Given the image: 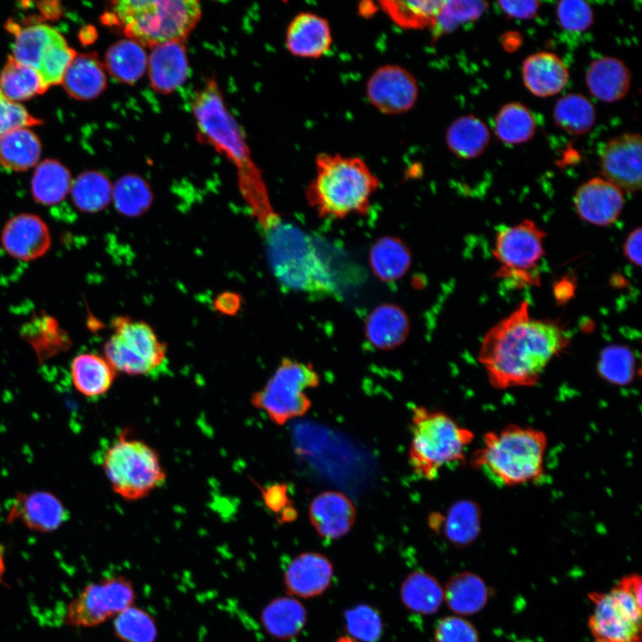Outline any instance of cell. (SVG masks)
Wrapping results in <instances>:
<instances>
[{
    "label": "cell",
    "mask_w": 642,
    "mask_h": 642,
    "mask_svg": "<svg viewBox=\"0 0 642 642\" xmlns=\"http://www.w3.org/2000/svg\"><path fill=\"white\" fill-rule=\"evenodd\" d=\"M570 342L565 329L533 318L523 300L484 335L478 352L490 385L498 390L534 386L549 362Z\"/></svg>",
    "instance_id": "cell-1"
},
{
    "label": "cell",
    "mask_w": 642,
    "mask_h": 642,
    "mask_svg": "<svg viewBox=\"0 0 642 642\" xmlns=\"http://www.w3.org/2000/svg\"><path fill=\"white\" fill-rule=\"evenodd\" d=\"M380 179L358 156L320 152L306 189L309 207L322 218L342 219L366 214Z\"/></svg>",
    "instance_id": "cell-2"
},
{
    "label": "cell",
    "mask_w": 642,
    "mask_h": 642,
    "mask_svg": "<svg viewBox=\"0 0 642 642\" xmlns=\"http://www.w3.org/2000/svg\"><path fill=\"white\" fill-rule=\"evenodd\" d=\"M547 448V438L542 431L509 424L483 435L471 464L498 486L528 484L544 476Z\"/></svg>",
    "instance_id": "cell-3"
},
{
    "label": "cell",
    "mask_w": 642,
    "mask_h": 642,
    "mask_svg": "<svg viewBox=\"0 0 642 642\" xmlns=\"http://www.w3.org/2000/svg\"><path fill=\"white\" fill-rule=\"evenodd\" d=\"M202 5L197 0H121L111 3L102 16L127 38L151 48L169 41H185L198 24Z\"/></svg>",
    "instance_id": "cell-4"
},
{
    "label": "cell",
    "mask_w": 642,
    "mask_h": 642,
    "mask_svg": "<svg viewBox=\"0 0 642 642\" xmlns=\"http://www.w3.org/2000/svg\"><path fill=\"white\" fill-rule=\"evenodd\" d=\"M193 118L202 140L225 155L236 168L242 194L266 186L239 124L229 111L215 78L194 95Z\"/></svg>",
    "instance_id": "cell-5"
},
{
    "label": "cell",
    "mask_w": 642,
    "mask_h": 642,
    "mask_svg": "<svg viewBox=\"0 0 642 642\" xmlns=\"http://www.w3.org/2000/svg\"><path fill=\"white\" fill-rule=\"evenodd\" d=\"M407 459L419 478L432 481L449 465L462 462L474 433L449 415L424 406L412 407Z\"/></svg>",
    "instance_id": "cell-6"
},
{
    "label": "cell",
    "mask_w": 642,
    "mask_h": 642,
    "mask_svg": "<svg viewBox=\"0 0 642 642\" xmlns=\"http://www.w3.org/2000/svg\"><path fill=\"white\" fill-rule=\"evenodd\" d=\"M102 467L113 491L128 501L145 498L167 479L158 452L125 432L106 449Z\"/></svg>",
    "instance_id": "cell-7"
},
{
    "label": "cell",
    "mask_w": 642,
    "mask_h": 642,
    "mask_svg": "<svg viewBox=\"0 0 642 642\" xmlns=\"http://www.w3.org/2000/svg\"><path fill=\"white\" fill-rule=\"evenodd\" d=\"M641 576L622 577L606 592L588 594L593 610L588 626L593 642H641Z\"/></svg>",
    "instance_id": "cell-8"
},
{
    "label": "cell",
    "mask_w": 642,
    "mask_h": 642,
    "mask_svg": "<svg viewBox=\"0 0 642 642\" xmlns=\"http://www.w3.org/2000/svg\"><path fill=\"white\" fill-rule=\"evenodd\" d=\"M320 383L311 363L284 358L262 389L251 397L253 407L276 425L303 416L311 407L307 391Z\"/></svg>",
    "instance_id": "cell-9"
},
{
    "label": "cell",
    "mask_w": 642,
    "mask_h": 642,
    "mask_svg": "<svg viewBox=\"0 0 642 642\" xmlns=\"http://www.w3.org/2000/svg\"><path fill=\"white\" fill-rule=\"evenodd\" d=\"M113 333L105 342V358L116 371L155 376L168 365L167 345L145 322L120 316L112 321Z\"/></svg>",
    "instance_id": "cell-10"
},
{
    "label": "cell",
    "mask_w": 642,
    "mask_h": 642,
    "mask_svg": "<svg viewBox=\"0 0 642 642\" xmlns=\"http://www.w3.org/2000/svg\"><path fill=\"white\" fill-rule=\"evenodd\" d=\"M546 232L531 219L501 228L493 255L500 264L496 276L514 285H539L538 264L545 255Z\"/></svg>",
    "instance_id": "cell-11"
},
{
    "label": "cell",
    "mask_w": 642,
    "mask_h": 642,
    "mask_svg": "<svg viewBox=\"0 0 642 642\" xmlns=\"http://www.w3.org/2000/svg\"><path fill=\"white\" fill-rule=\"evenodd\" d=\"M15 35L12 56L35 69L47 87L62 83L77 53L54 28L36 24L21 28L8 27Z\"/></svg>",
    "instance_id": "cell-12"
},
{
    "label": "cell",
    "mask_w": 642,
    "mask_h": 642,
    "mask_svg": "<svg viewBox=\"0 0 642 642\" xmlns=\"http://www.w3.org/2000/svg\"><path fill=\"white\" fill-rule=\"evenodd\" d=\"M135 589L129 579L118 575L86 585L69 604L65 623L93 628L133 605Z\"/></svg>",
    "instance_id": "cell-13"
},
{
    "label": "cell",
    "mask_w": 642,
    "mask_h": 642,
    "mask_svg": "<svg viewBox=\"0 0 642 642\" xmlns=\"http://www.w3.org/2000/svg\"><path fill=\"white\" fill-rule=\"evenodd\" d=\"M419 93V84L415 75L395 63L377 67L366 83L368 102L385 115L408 112L416 106Z\"/></svg>",
    "instance_id": "cell-14"
},
{
    "label": "cell",
    "mask_w": 642,
    "mask_h": 642,
    "mask_svg": "<svg viewBox=\"0 0 642 642\" xmlns=\"http://www.w3.org/2000/svg\"><path fill=\"white\" fill-rule=\"evenodd\" d=\"M642 138L638 133H624L611 138L600 153L604 178L622 192L636 193L642 184Z\"/></svg>",
    "instance_id": "cell-15"
},
{
    "label": "cell",
    "mask_w": 642,
    "mask_h": 642,
    "mask_svg": "<svg viewBox=\"0 0 642 642\" xmlns=\"http://www.w3.org/2000/svg\"><path fill=\"white\" fill-rule=\"evenodd\" d=\"M573 203L580 219L595 226H606L619 218L624 206V195L611 182L595 177L578 187Z\"/></svg>",
    "instance_id": "cell-16"
},
{
    "label": "cell",
    "mask_w": 642,
    "mask_h": 642,
    "mask_svg": "<svg viewBox=\"0 0 642 642\" xmlns=\"http://www.w3.org/2000/svg\"><path fill=\"white\" fill-rule=\"evenodd\" d=\"M333 45L330 22L310 11L300 12L289 22L285 31V47L295 57L319 59Z\"/></svg>",
    "instance_id": "cell-17"
},
{
    "label": "cell",
    "mask_w": 642,
    "mask_h": 642,
    "mask_svg": "<svg viewBox=\"0 0 642 642\" xmlns=\"http://www.w3.org/2000/svg\"><path fill=\"white\" fill-rule=\"evenodd\" d=\"M333 578V566L329 558L317 552H304L286 566L284 584L291 597L310 598L324 593Z\"/></svg>",
    "instance_id": "cell-18"
},
{
    "label": "cell",
    "mask_w": 642,
    "mask_h": 642,
    "mask_svg": "<svg viewBox=\"0 0 642 642\" xmlns=\"http://www.w3.org/2000/svg\"><path fill=\"white\" fill-rule=\"evenodd\" d=\"M357 510L352 500L337 490L323 491L309 506V518L317 533L327 539H338L352 529Z\"/></svg>",
    "instance_id": "cell-19"
},
{
    "label": "cell",
    "mask_w": 642,
    "mask_h": 642,
    "mask_svg": "<svg viewBox=\"0 0 642 642\" xmlns=\"http://www.w3.org/2000/svg\"><path fill=\"white\" fill-rule=\"evenodd\" d=\"M147 70L151 87L169 95L179 88L189 73V61L185 41H169L150 48Z\"/></svg>",
    "instance_id": "cell-20"
},
{
    "label": "cell",
    "mask_w": 642,
    "mask_h": 642,
    "mask_svg": "<svg viewBox=\"0 0 642 642\" xmlns=\"http://www.w3.org/2000/svg\"><path fill=\"white\" fill-rule=\"evenodd\" d=\"M69 514L56 496L46 491L16 495L10 507L7 521L20 520L29 529L51 532L61 527Z\"/></svg>",
    "instance_id": "cell-21"
},
{
    "label": "cell",
    "mask_w": 642,
    "mask_h": 642,
    "mask_svg": "<svg viewBox=\"0 0 642 642\" xmlns=\"http://www.w3.org/2000/svg\"><path fill=\"white\" fill-rule=\"evenodd\" d=\"M1 241L5 251L21 260L43 256L51 244V235L45 221L34 214H19L4 226Z\"/></svg>",
    "instance_id": "cell-22"
},
{
    "label": "cell",
    "mask_w": 642,
    "mask_h": 642,
    "mask_svg": "<svg viewBox=\"0 0 642 642\" xmlns=\"http://www.w3.org/2000/svg\"><path fill=\"white\" fill-rule=\"evenodd\" d=\"M569 77L564 62L551 52L531 54L522 64L523 85L537 97H549L560 93L568 83Z\"/></svg>",
    "instance_id": "cell-23"
},
{
    "label": "cell",
    "mask_w": 642,
    "mask_h": 642,
    "mask_svg": "<svg viewBox=\"0 0 642 642\" xmlns=\"http://www.w3.org/2000/svg\"><path fill=\"white\" fill-rule=\"evenodd\" d=\"M631 74L619 58L603 56L588 65L585 82L589 93L604 103H615L623 99L630 87Z\"/></svg>",
    "instance_id": "cell-24"
},
{
    "label": "cell",
    "mask_w": 642,
    "mask_h": 642,
    "mask_svg": "<svg viewBox=\"0 0 642 642\" xmlns=\"http://www.w3.org/2000/svg\"><path fill=\"white\" fill-rule=\"evenodd\" d=\"M61 84L74 99H95L107 86L104 64L95 53L77 54L66 70Z\"/></svg>",
    "instance_id": "cell-25"
},
{
    "label": "cell",
    "mask_w": 642,
    "mask_h": 642,
    "mask_svg": "<svg viewBox=\"0 0 642 642\" xmlns=\"http://www.w3.org/2000/svg\"><path fill=\"white\" fill-rule=\"evenodd\" d=\"M409 330L407 316L399 307L383 304L368 316L365 332L369 342L383 350H392L401 344Z\"/></svg>",
    "instance_id": "cell-26"
},
{
    "label": "cell",
    "mask_w": 642,
    "mask_h": 642,
    "mask_svg": "<svg viewBox=\"0 0 642 642\" xmlns=\"http://www.w3.org/2000/svg\"><path fill=\"white\" fill-rule=\"evenodd\" d=\"M490 594L485 581L471 572L453 575L443 588L444 601L450 611L458 616L481 612L487 605Z\"/></svg>",
    "instance_id": "cell-27"
},
{
    "label": "cell",
    "mask_w": 642,
    "mask_h": 642,
    "mask_svg": "<svg viewBox=\"0 0 642 642\" xmlns=\"http://www.w3.org/2000/svg\"><path fill=\"white\" fill-rule=\"evenodd\" d=\"M307 610L292 597L271 600L261 611L260 621L265 630L280 640L297 637L307 622Z\"/></svg>",
    "instance_id": "cell-28"
},
{
    "label": "cell",
    "mask_w": 642,
    "mask_h": 642,
    "mask_svg": "<svg viewBox=\"0 0 642 642\" xmlns=\"http://www.w3.org/2000/svg\"><path fill=\"white\" fill-rule=\"evenodd\" d=\"M490 133L487 125L473 114L454 119L445 133L449 150L464 160L477 158L487 149Z\"/></svg>",
    "instance_id": "cell-29"
},
{
    "label": "cell",
    "mask_w": 642,
    "mask_h": 642,
    "mask_svg": "<svg viewBox=\"0 0 642 642\" xmlns=\"http://www.w3.org/2000/svg\"><path fill=\"white\" fill-rule=\"evenodd\" d=\"M148 54L142 45L130 38L113 43L106 51L104 67L117 81L135 85L146 73Z\"/></svg>",
    "instance_id": "cell-30"
},
{
    "label": "cell",
    "mask_w": 642,
    "mask_h": 642,
    "mask_svg": "<svg viewBox=\"0 0 642 642\" xmlns=\"http://www.w3.org/2000/svg\"><path fill=\"white\" fill-rule=\"evenodd\" d=\"M116 372L105 358L94 353L78 355L70 368L74 387L89 398L105 394L113 384Z\"/></svg>",
    "instance_id": "cell-31"
},
{
    "label": "cell",
    "mask_w": 642,
    "mask_h": 642,
    "mask_svg": "<svg viewBox=\"0 0 642 642\" xmlns=\"http://www.w3.org/2000/svg\"><path fill=\"white\" fill-rule=\"evenodd\" d=\"M399 595L407 609L424 615L435 613L444 601L440 582L424 571L410 572L401 583Z\"/></svg>",
    "instance_id": "cell-32"
},
{
    "label": "cell",
    "mask_w": 642,
    "mask_h": 642,
    "mask_svg": "<svg viewBox=\"0 0 642 642\" xmlns=\"http://www.w3.org/2000/svg\"><path fill=\"white\" fill-rule=\"evenodd\" d=\"M444 1H379L378 5L399 28L407 30L432 29Z\"/></svg>",
    "instance_id": "cell-33"
},
{
    "label": "cell",
    "mask_w": 642,
    "mask_h": 642,
    "mask_svg": "<svg viewBox=\"0 0 642 642\" xmlns=\"http://www.w3.org/2000/svg\"><path fill=\"white\" fill-rule=\"evenodd\" d=\"M536 119L524 104L511 102L504 104L494 118V133L497 138L507 145L527 143L535 135Z\"/></svg>",
    "instance_id": "cell-34"
},
{
    "label": "cell",
    "mask_w": 642,
    "mask_h": 642,
    "mask_svg": "<svg viewBox=\"0 0 642 642\" xmlns=\"http://www.w3.org/2000/svg\"><path fill=\"white\" fill-rule=\"evenodd\" d=\"M42 152L38 137L29 128L15 129L0 139V163L14 171L37 164Z\"/></svg>",
    "instance_id": "cell-35"
},
{
    "label": "cell",
    "mask_w": 642,
    "mask_h": 642,
    "mask_svg": "<svg viewBox=\"0 0 642 642\" xmlns=\"http://www.w3.org/2000/svg\"><path fill=\"white\" fill-rule=\"evenodd\" d=\"M553 119L564 132L581 136L596 123V109L591 101L580 93H570L559 98L553 108Z\"/></svg>",
    "instance_id": "cell-36"
},
{
    "label": "cell",
    "mask_w": 642,
    "mask_h": 642,
    "mask_svg": "<svg viewBox=\"0 0 642 642\" xmlns=\"http://www.w3.org/2000/svg\"><path fill=\"white\" fill-rule=\"evenodd\" d=\"M68 169L55 160L39 163L31 179V193L36 202L54 205L62 201L71 187Z\"/></svg>",
    "instance_id": "cell-37"
},
{
    "label": "cell",
    "mask_w": 642,
    "mask_h": 642,
    "mask_svg": "<svg viewBox=\"0 0 642 642\" xmlns=\"http://www.w3.org/2000/svg\"><path fill=\"white\" fill-rule=\"evenodd\" d=\"M47 89L35 69L8 56L0 74V90L7 98L17 103L41 95Z\"/></svg>",
    "instance_id": "cell-38"
},
{
    "label": "cell",
    "mask_w": 642,
    "mask_h": 642,
    "mask_svg": "<svg viewBox=\"0 0 642 642\" xmlns=\"http://www.w3.org/2000/svg\"><path fill=\"white\" fill-rule=\"evenodd\" d=\"M370 265L375 276L386 282L402 277L411 263L406 245L395 237H383L372 247Z\"/></svg>",
    "instance_id": "cell-39"
},
{
    "label": "cell",
    "mask_w": 642,
    "mask_h": 642,
    "mask_svg": "<svg viewBox=\"0 0 642 642\" xmlns=\"http://www.w3.org/2000/svg\"><path fill=\"white\" fill-rule=\"evenodd\" d=\"M112 187L103 173L95 170L83 172L71 184L73 202L81 211L97 212L110 203Z\"/></svg>",
    "instance_id": "cell-40"
},
{
    "label": "cell",
    "mask_w": 642,
    "mask_h": 642,
    "mask_svg": "<svg viewBox=\"0 0 642 642\" xmlns=\"http://www.w3.org/2000/svg\"><path fill=\"white\" fill-rule=\"evenodd\" d=\"M112 199L120 214L136 217L150 208L153 201V193L144 177L129 173L115 183L112 187Z\"/></svg>",
    "instance_id": "cell-41"
},
{
    "label": "cell",
    "mask_w": 642,
    "mask_h": 642,
    "mask_svg": "<svg viewBox=\"0 0 642 642\" xmlns=\"http://www.w3.org/2000/svg\"><path fill=\"white\" fill-rule=\"evenodd\" d=\"M442 522L443 533L447 539L457 547H465L473 542L479 531L477 513L470 504L461 501L453 505Z\"/></svg>",
    "instance_id": "cell-42"
},
{
    "label": "cell",
    "mask_w": 642,
    "mask_h": 642,
    "mask_svg": "<svg viewBox=\"0 0 642 642\" xmlns=\"http://www.w3.org/2000/svg\"><path fill=\"white\" fill-rule=\"evenodd\" d=\"M113 628L115 635L124 642H156L158 636L152 616L134 605L115 616Z\"/></svg>",
    "instance_id": "cell-43"
},
{
    "label": "cell",
    "mask_w": 642,
    "mask_h": 642,
    "mask_svg": "<svg viewBox=\"0 0 642 642\" xmlns=\"http://www.w3.org/2000/svg\"><path fill=\"white\" fill-rule=\"evenodd\" d=\"M483 1H444L440 12L431 29L434 37H440L461 24L478 20L487 10Z\"/></svg>",
    "instance_id": "cell-44"
},
{
    "label": "cell",
    "mask_w": 642,
    "mask_h": 642,
    "mask_svg": "<svg viewBox=\"0 0 642 642\" xmlns=\"http://www.w3.org/2000/svg\"><path fill=\"white\" fill-rule=\"evenodd\" d=\"M346 630L357 642H377L383 624L378 612L367 605H358L345 612Z\"/></svg>",
    "instance_id": "cell-45"
},
{
    "label": "cell",
    "mask_w": 642,
    "mask_h": 642,
    "mask_svg": "<svg viewBox=\"0 0 642 642\" xmlns=\"http://www.w3.org/2000/svg\"><path fill=\"white\" fill-rule=\"evenodd\" d=\"M598 364L603 376L614 383H624L632 377L635 361L627 347L612 345L602 350Z\"/></svg>",
    "instance_id": "cell-46"
},
{
    "label": "cell",
    "mask_w": 642,
    "mask_h": 642,
    "mask_svg": "<svg viewBox=\"0 0 642 642\" xmlns=\"http://www.w3.org/2000/svg\"><path fill=\"white\" fill-rule=\"evenodd\" d=\"M558 25L570 32H583L594 22V12L588 3L581 0H563L556 6Z\"/></svg>",
    "instance_id": "cell-47"
},
{
    "label": "cell",
    "mask_w": 642,
    "mask_h": 642,
    "mask_svg": "<svg viewBox=\"0 0 642 642\" xmlns=\"http://www.w3.org/2000/svg\"><path fill=\"white\" fill-rule=\"evenodd\" d=\"M435 642H479L476 628L462 616L441 618L434 629Z\"/></svg>",
    "instance_id": "cell-48"
},
{
    "label": "cell",
    "mask_w": 642,
    "mask_h": 642,
    "mask_svg": "<svg viewBox=\"0 0 642 642\" xmlns=\"http://www.w3.org/2000/svg\"><path fill=\"white\" fill-rule=\"evenodd\" d=\"M42 124L21 104L7 98L0 90V139L8 133L21 128Z\"/></svg>",
    "instance_id": "cell-49"
},
{
    "label": "cell",
    "mask_w": 642,
    "mask_h": 642,
    "mask_svg": "<svg viewBox=\"0 0 642 642\" xmlns=\"http://www.w3.org/2000/svg\"><path fill=\"white\" fill-rule=\"evenodd\" d=\"M498 4L508 17L517 20L534 18L540 9V2L534 0L498 1Z\"/></svg>",
    "instance_id": "cell-50"
},
{
    "label": "cell",
    "mask_w": 642,
    "mask_h": 642,
    "mask_svg": "<svg viewBox=\"0 0 642 642\" xmlns=\"http://www.w3.org/2000/svg\"><path fill=\"white\" fill-rule=\"evenodd\" d=\"M266 506L273 512H283L289 503L287 486L285 484H274L263 492Z\"/></svg>",
    "instance_id": "cell-51"
},
{
    "label": "cell",
    "mask_w": 642,
    "mask_h": 642,
    "mask_svg": "<svg viewBox=\"0 0 642 642\" xmlns=\"http://www.w3.org/2000/svg\"><path fill=\"white\" fill-rule=\"evenodd\" d=\"M623 253L633 265H641V228L633 229L626 237L623 243Z\"/></svg>",
    "instance_id": "cell-52"
},
{
    "label": "cell",
    "mask_w": 642,
    "mask_h": 642,
    "mask_svg": "<svg viewBox=\"0 0 642 642\" xmlns=\"http://www.w3.org/2000/svg\"><path fill=\"white\" fill-rule=\"evenodd\" d=\"M241 297L235 292H223L214 300V308L225 315H235L241 307Z\"/></svg>",
    "instance_id": "cell-53"
},
{
    "label": "cell",
    "mask_w": 642,
    "mask_h": 642,
    "mask_svg": "<svg viewBox=\"0 0 642 642\" xmlns=\"http://www.w3.org/2000/svg\"><path fill=\"white\" fill-rule=\"evenodd\" d=\"M96 37V30L92 26L85 27L79 32V39L83 44L86 45L94 42Z\"/></svg>",
    "instance_id": "cell-54"
},
{
    "label": "cell",
    "mask_w": 642,
    "mask_h": 642,
    "mask_svg": "<svg viewBox=\"0 0 642 642\" xmlns=\"http://www.w3.org/2000/svg\"><path fill=\"white\" fill-rule=\"evenodd\" d=\"M379 9L378 3L375 4L374 2H362L358 6L359 14L364 17L374 13Z\"/></svg>",
    "instance_id": "cell-55"
},
{
    "label": "cell",
    "mask_w": 642,
    "mask_h": 642,
    "mask_svg": "<svg viewBox=\"0 0 642 642\" xmlns=\"http://www.w3.org/2000/svg\"><path fill=\"white\" fill-rule=\"evenodd\" d=\"M41 11L44 15H46L48 18H51L52 16H57L56 13L58 12V6L56 2H42L41 3Z\"/></svg>",
    "instance_id": "cell-56"
},
{
    "label": "cell",
    "mask_w": 642,
    "mask_h": 642,
    "mask_svg": "<svg viewBox=\"0 0 642 642\" xmlns=\"http://www.w3.org/2000/svg\"><path fill=\"white\" fill-rule=\"evenodd\" d=\"M335 642H357V641L350 637L343 636V637L339 638Z\"/></svg>",
    "instance_id": "cell-57"
}]
</instances>
